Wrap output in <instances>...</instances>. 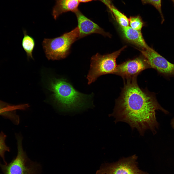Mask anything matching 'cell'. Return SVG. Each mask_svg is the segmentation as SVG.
<instances>
[{
	"mask_svg": "<svg viewBox=\"0 0 174 174\" xmlns=\"http://www.w3.org/2000/svg\"><path fill=\"white\" fill-rule=\"evenodd\" d=\"M137 77L126 80L113 111L109 116L115 118L116 123H127L141 136L149 130L155 134L159 126L155 111L168 112L159 104L154 93L140 87Z\"/></svg>",
	"mask_w": 174,
	"mask_h": 174,
	"instance_id": "cell-1",
	"label": "cell"
},
{
	"mask_svg": "<svg viewBox=\"0 0 174 174\" xmlns=\"http://www.w3.org/2000/svg\"><path fill=\"white\" fill-rule=\"evenodd\" d=\"M46 86L52 93V100L61 111L80 110L89 107L88 102L91 95L77 91L65 79L48 76L46 79Z\"/></svg>",
	"mask_w": 174,
	"mask_h": 174,
	"instance_id": "cell-2",
	"label": "cell"
},
{
	"mask_svg": "<svg viewBox=\"0 0 174 174\" xmlns=\"http://www.w3.org/2000/svg\"><path fill=\"white\" fill-rule=\"evenodd\" d=\"M79 32L77 26L70 32L52 38H45L42 45L46 57L49 60H59L69 54L72 44L79 39Z\"/></svg>",
	"mask_w": 174,
	"mask_h": 174,
	"instance_id": "cell-3",
	"label": "cell"
},
{
	"mask_svg": "<svg viewBox=\"0 0 174 174\" xmlns=\"http://www.w3.org/2000/svg\"><path fill=\"white\" fill-rule=\"evenodd\" d=\"M18 152L15 158L8 164H1L0 167L4 174H39L41 166L31 160L23 149L22 137L17 136Z\"/></svg>",
	"mask_w": 174,
	"mask_h": 174,
	"instance_id": "cell-4",
	"label": "cell"
},
{
	"mask_svg": "<svg viewBox=\"0 0 174 174\" xmlns=\"http://www.w3.org/2000/svg\"><path fill=\"white\" fill-rule=\"evenodd\" d=\"M126 47L124 46L111 54L102 55L97 53L93 56L91 58L90 68L87 77L88 84L94 82L102 75L115 74L117 66L116 59Z\"/></svg>",
	"mask_w": 174,
	"mask_h": 174,
	"instance_id": "cell-5",
	"label": "cell"
},
{
	"mask_svg": "<svg viewBox=\"0 0 174 174\" xmlns=\"http://www.w3.org/2000/svg\"><path fill=\"white\" fill-rule=\"evenodd\" d=\"M136 155L123 157L117 161L102 165L96 174H149L140 169Z\"/></svg>",
	"mask_w": 174,
	"mask_h": 174,
	"instance_id": "cell-6",
	"label": "cell"
},
{
	"mask_svg": "<svg viewBox=\"0 0 174 174\" xmlns=\"http://www.w3.org/2000/svg\"><path fill=\"white\" fill-rule=\"evenodd\" d=\"M139 50L150 68L154 69L165 77H174V64L169 61L150 47Z\"/></svg>",
	"mask_w": 174,
	"mask_h": 174,
	"instance_id": "cell-7",
	"label": "cell"
},
{
	"mask_svg": "<svg viewBox=\"0 0 174 174\" xmlns=\"http://www.w3.org/2000/svg\"><path fill=\"white\" fill-rule=\"evenodd\" d=\"M150 68L145 59L137 58L117 65L115 74L120 76L126 80L137 76L142 71Z\"/></svg>",
	"mask_w": 174,
	"mask_h": 174,
	"instance_id": "cell-8",
	"label": "cell"
},
{
	"mask_svg": "<svg viewBox=\"0 0 174 174\" xmlns=\"http://www.w3.org/2000/svg\"><path fill=\"white\" fill-rule=\"evenodd\" d=\"M75 14L78 21V27L79 32V39L93 33H97L104 36L110 37V35L105 32L98 25L84 15L78 10Z\"/></svg>",
	"mask_w": 174,
	"mask_h": 174,
	"instance_id": "cell-9",
	"label": "cell"
},
{
	"mask_svg": "<svg viewBox=\"0 0 174 174\" xmlns=\"http://www.w3.org/2000/svg\"><path fill=\"white\" fill-rule=\"evenodd\" d=\"M53 8L52 15L55 20L63 13L71 11L74 13L78 10V0H56Z\"/></svg>",
	"mask_w": 174,
	"mask_h": 174,
	"instance_id": "cell-10",
	"label": "cell"
},
{
	"mask_svg": "<svg viewBox=\"0 0 174 174\" xmlns=\"http://www.w3.org/2000/svg\"><path fill=\"white\" fill-rule=\"evenodd\" d=\"M121 28L123 36L127 41L142 49L149 47L145 42L141 31L134 29L129 26Z\"/></svg>",
	"mask_w": 174,
	"mask_h": 174,
	"instance_id": "cell-11",
	"label": "cell"
},
{
	"mask_svg": "<svg viewBox=\"0 0 174 174\" xmlns=\"http://www.w3.org/2000/svg\"><path fill=\"white\" fill-rule=\"evenodd\" d=\"M23 32L24 36L22 41V46L27 58L33 59L32 53L35 46V41L32 37L28 34L26 30H23Z\"/></svg>",
	"mask_w": 174,
	"mask_h": 174,
	"instance_id": "cell-12",
	"label": "cell"
},
{
	"mask_svg": "<svg viewBox=\"0 0 174 174\" xmlns=\"http://www.w3.org/2000/svg\"><path fill=\"white\" fill-rule=\"evenodd\" d=\"M109 10L114 16L116 22L121 27H126L128 26L129 19L113 5Z\"/></svg>",
	"mask_w": 174,
	"mask_h": 174,
	"instance_id": "cell-13",
	"label": "cell"
},
{
	"mask_svg": "<svg viewBox=\"0 0 174 174\" xmlns=\"http://www.w3.org/2000/svg\"><path fill=\"white\" fill-rule=\"evenodd\" d=\"M129 20V23L132 28L137 30L141 31L144 25V23L139 15L130 16Z\"/></svg>",
	"mask_w": 174,
	"mask_h": 174,
	"instance_id": "cell-14",
	"label": "cell"
},
{
	"mask_svg": "<svg viewBox=\"0 0 174 174\" xmlns=\"http://www.w3.org/2000/svg\"><path fill=\"white\" fill-rule=\"evenodd\" d=\"M6 135L2 132L0 133V157L3 159L5 164L7 163L5 158V153L6 152H9L10 149L5 143Z\"/></svg>",
	"mask_w": 174,
	"mask_h": 174,
	"instance_id": "cell-15",
	"label": "cell"
},
{
	"mask_svg": "<svg viewBox=\"0 0 174 174\" xmlns=\"http://www.w3.org/2000/svg\"><path fill=\"white\" fill-rule=\"evenodd\" d=\"M143 5L150 4L154 6L159 12L161 18V23L162 24L165 19L161 9V0H141Z\"/></svg>",
	"mask_w": 174,
	"mask_h": 174,
	"instance_id": "cell-16",
	"label": "cell"
},
{
	"mask_svg": "<svg viewBox=\"0 0 174 174\" xmlns=\"http://www.w3.org/2000/svg\"><path fill=\"white\" fill-rule=\"evenodd\" d=\"M100 0L107 6L109 10L113 5L111 0Z\"/></svg>",
	"mask_w": 174,
	"mask_h": 174,
	"instance_id": "cell-17",
	"label": "cell"
},
{
	"mask_svg": "<svg viewBox=\"0 0 174 174\" xmlns=\"http://www.w3.org/2000/svg\"><path fill=\"white\" fill-rule=\"evenodd\" d=\"M80 2L86 3L87 2L93 0H78Z\"/></svg>",
	"mask_w": 174,
	"mask_h": 174,
	"instance_id": "cell-18",
	"label": "cell"
},
{
	"mask_svg": "<svg viewBox=\"0 0 174 174\" xmlns=\"http://www.w3.org/2000/svg\"><path fill=\"white\" fill-rule=\"evenodd\" d=\"M171 124L172 128L174 129V117L171 120Z\"/></svg>",
	"mask_w": 174,
	"mask_h": 174,
	"instance_id": "cell-19",
	"label": "cell"
},
{
	"mask_svg": "<svg viewBox=\"0 0 174 174\" xmlns=\"http://www.w3.org/2000/svg\"><path fill=\"white\" fill-rule=\"evenodd\" d=\"M11 106H9V107H4L3 108L1 106H0V111L3 110H4L6 109H8L10 107H11Z\"/></svg>",
	"mask_w": 174,
	"mask_h": 174,
	"instance_id": "cell-20",
	"label": "cell"
},
{
	"mask_svg": "<svg viewBox=\"0 0 174 174\" xmlns=\"http://www.w3.org/2000/svg\"><path fill=\"white\" fill-rule=\"evenodd\" d=\"M173 2L174 5V0H171Z\"/></svg>",
	"mask_w": 174,
	"mask_h": 174,
	"instance_id": "cell-21",
	"label": "cell"
}]
</instances>
